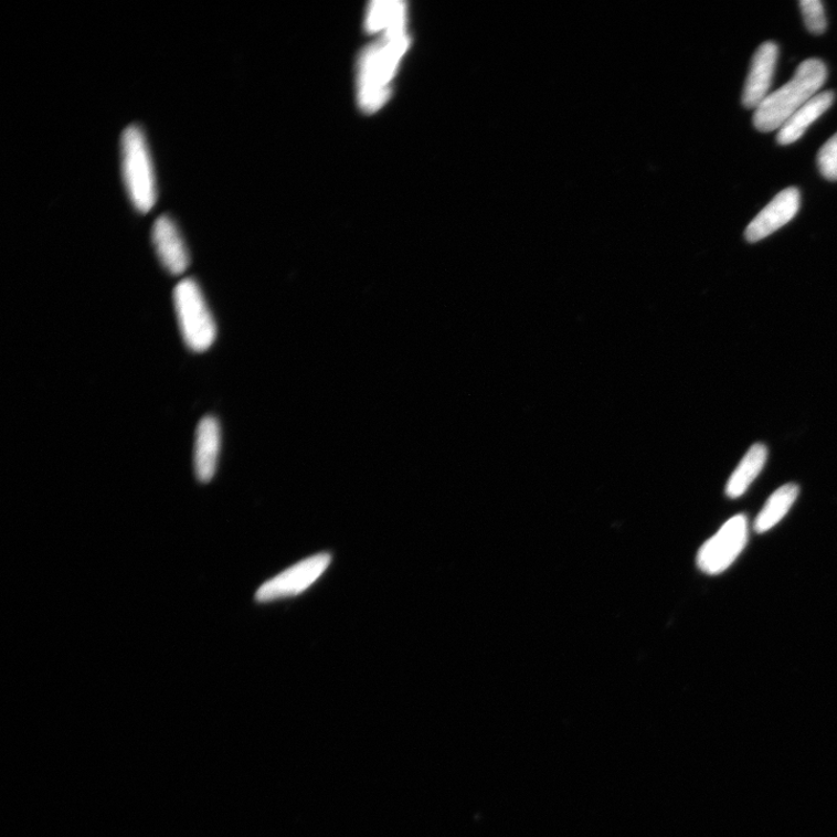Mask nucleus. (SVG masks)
I'll return each instance as SVG.
<instances>
[{
  "label": "nucleus",
  "mask_w": 837,
  "mask_h": 837,
  "mask_svg": "<svg viewBox=\"0 0 837 837\" xmlns=\"http://www.w3.org/2000/svg\"><path fill=\"white\" fill-rule=\"evenodd\" d=\"M801 8L807 30L815 35L824 34L827 19L820 0H802Z\"/></svg>",
  "instance_id": "obj_15"
},
{
  "label": "nucleus",
  "mask_w": 837,
  "mask_h": 837,
  "mask_svg": "<svg viewBox=\"0 0 837 837\" xmlns=\"http://www.w3.org/2000/svg\"><path fill=\"white\" fill-rule=\"evenodd\" d=\"M121 172L131 205L142 214L151 211L158 201L157 174L146 136L139 126L131 125L124 130Z\"/></svg>",
  "instance_id": "obj_3"
},
{
  "label": "nucleus",
  "mask_w": 837,
  "mask_h": 837,
  "mask_svg": "<svg viewBox=\"0 0 837 837\" xmlns=\"http://www.w3.org/2000/svg\"><path fill=\"white\" fill-rule=\"evenodd\" d=\"M834 99L833 92H824L809 99L778 129L777 142L787 146L798 141L807 128L828 112Z\"/></svg>",
  "instance_id": "obj_11"
},
{
  "label": "nucleus",
  "mask_w": 837,
  "mask_h": 837,
  "mask_svg": "<svg viewBox=\"0 0 837 837\" xmlns=\"http://www.w3.org/2000/svg\"><path fill=\"white\" fill-rule=\"evenodd\" d=\"M220 444L222 437L216 418L204 417L198 425L194 445V472L202 483L211 481L216 473Z\"/></svg>",
  "instance_id": "obj_10"
},
{
  "label": "nucleus",
  "mask_w": 837,
  "mask_h": 837,
  "mask_svg": "<svg viewBox=\"0 0 837 837\" xmlns=\"http://www.w3.org/2000/svg\"><path fill=\"white\" fill-rule=\"evenodd\" d=\"M405 3L403 2H373L367 19V30L378 32L388 30L405 21Z\"/></svg>",
  "instance_id": "obj_14"
},
{
  "label": "nucleus",
  "mask_w": 837,
  "mask_h": 837,
  "mask_svg": "<svg viewBox=\"0 0 837 837\" xmlns=\"http://www.w3.org/2000/svg\"><path fill=\"white\" fill-rule=\"evenodd\" d=\"M176 315L187 346L195 352L208 350L216 337V326L200 285L187 278L173 292Z\"/></svg>",
  "instance_id": "obj_4"
},
{
  "label": "nucleus",
  "mask_w": 837,
  "mask_h": 837,
  "mask_svg": "<svg viewBox=\"0 0 837 837\" xmlns=\"http://www.w3.org/2000/svg\"><path fill=\"white\" fill-rule=\"evenodd\" d=\"M799 495L796 484L788 483L767 499L755 521V531L764 533L775 527L792 508Z\"/></svg>",
  "instance_id": "obj_13"
},
{
  "label": "nucleus",
  "mask_w": 837,
  "mask_h": 837,
  "mask_svg": "<svg viewBox=\"0 0 837 837\" xmlns=\"http://www.w3.org/2000/svg\"><path fill=\"white\" fill-rule=\"evenodd\" d=\"M748 540V521L739 515L727 521L720 531L703 543L698 565L709 575H719L729 569L742 553Z\"/></svg>",
  "instance_id": "obj_5"
},
{
  "label": "nucleus",
  "mask_w": 837,
  "mask_h": 837,
  "mask_svg": "<svg viewBox=\"0 0 837 837\" xmlns=\"http://www.w3.org/2000/svg\"><path fill=\"white\" fill-rule=\"evenodd\" d=\"M153 248L162 266L171 275H182L189 267L190 256L182 233L168 215L160 216L151 230Z\"/></svg>",
  "instance_id": "obj_8"
},
{
  "label": "nucleus",
  "mask_w": 837,
  "mask_h": 837,
  "mask_svg": "<svg viewBox=\"0 0 837 837\" xmlns=\"http://www.w3.org/2000/svg\"><path fill=\"white\" fill-rule=\"evenodd\" d=\"M330 561H332V558L322 553L305 559L294 566L286 569L282 574L259 586L255 594L256 601L258 603H269L298 596V594L311 587L324 575Z\"/></svg>",
  "instance_id": "obj_6"
},
{
  "label": "nucleus",
  "mask_w": 837,
  "mask_h": 837,
  "mask_svg": "<svg viewBox=\"0 0 837 837\" xmlns=\"http://www.w3.org/2000/svg\"><path fill=\"white\" fill-rule=\"evenodd\" d=\"M778 59V46L774 42H764L756 51L751 71H749L742 103L749 109H756L770 95V87Z\"/></svg>",
  "instance_id": "obj_9"
},
{
  "label": "nucleus",
  "mask_w": 837,
  "mask_h": 837,
  "mask_svg": "<svg viewBox=\"0 0 837 837\" xmlns=\"http://www.w3.org/2000/svg\"><path fill=\"white\" fill-rule=\"evenodd\" d=\"M801 209V192L787 188L780 192L753 220L745 230L749 242H759L791 222Z\"/></svg>",
  "instance_id": "obj_7"
},
{
  "label": "nucleus",
  "mask_w": 837,
  "mask_h": 837,
  "mask_svg": "<svg viewBox=\"0 0 837 837\" xmlns=\"http://www.w3.org/2000/svg\"><path fill=\"white\" fill-rule=\"evenodd\" d=\"M818 167L828 181H837V134L819 150Z\"/></svg>",
  "instance_id": "obj_16"
},
{
  "label": "nucleus",
  "mask_w": 837,
  "mask_h": 837,
  "mask_svg": "<svg viewBox=\"0 0 837 837\" xmlns=\"http://www.w3.org/2000/svg\"><path fill=\"white\" fill-rule=\"evenodd\" d=\"M826 80L827 70L823 61H804L793 78L770 94L755 109V127L764 134L780 129L802 106L818 95Z\"/></svg>",
  "instance_id": "obj_1"
},
{
  "label": "nucleus",
  "mask_w": 837,
  "mask_h": 837,
  "mask_svg": "<svg viewBox=\"0 0 837 837\" xmlns=\"http://www.w3.org/2000/svg\"><path fill=\"white\" fill-rule=\"evenodd\" d=\"M767 456V451L764 445H754L745 454L738 469L733 473L727 486L725 494L731 498H739L755 480V478L762 472Z\"/></svg>",
  "instance_id": "obj_12"
},
{
  "label": "nucleus",
  "mask_w": 837,
  "mask_h": 837,
  "mask_svg": "<svg viewBox=\"0 0 837 837\" xmlns=\"http://www.w3.org/2000/svg\"><path fill=\"white\" fill-rule=\"evenodd\" d=\"M409 45L405 21L386 30L369 47L360 63V103L368 113L379 109L389 96V83Z\"/></svg>",
  "instance_id": "obj_2"
}]
</instances>
